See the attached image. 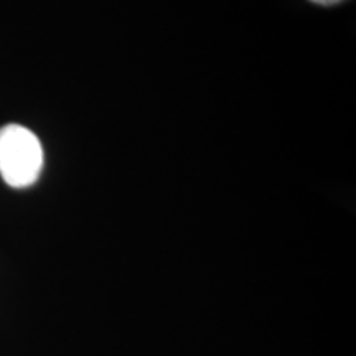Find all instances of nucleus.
Returning <instances> with one entry per match:
<instances>
[{
  "label": "nucleus",
  "mask_w": 356,
  "mask_h": 356,
  "mask_svg": "<svg viewBox=\"0 0 356 356\" xmlns=\"http://www.w3.org/2000/svg\"><path fill=\"white\" fill-rule=\"evenodd\" d=\"M312 3H317V6H323V7H330V6H337V3L343 2V0H309Z\"/></svg>",
  "instance_id": "obj_2"
},
{
  "label": "nucleus",
  "mask_w": 356,
  "mask_h": 356,
  "mask_svg": "<svg viewBox=\"0 0 356 356\" xmlns=\"http://www.w3.org/2000/svg\"><path fill=\"white\" fill-rule=\"evenodd\" d=\"M43 168V149L38 137L24 126L0 129V175L12 188H26L38 180Z\"/></svg>",
  "instance_id": "obj_1"
}]
</instances>
